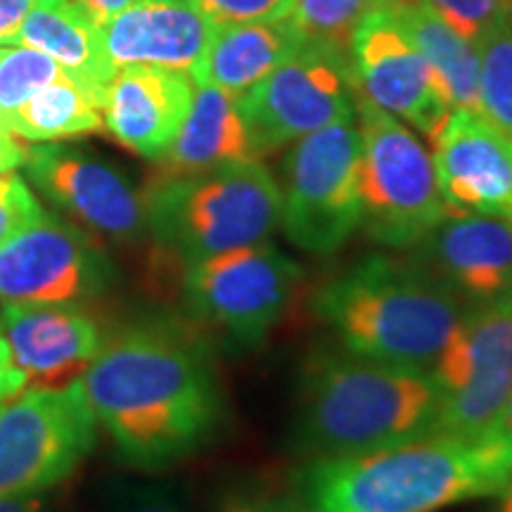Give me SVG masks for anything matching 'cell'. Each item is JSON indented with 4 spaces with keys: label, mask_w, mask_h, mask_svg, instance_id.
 I'll list each match as a JSON object with an SVG mask.
<instances>
[{
    "label": "cell",
    "mask_w": 512,
    "mask_h": 512,
    "mask_svg": "<svg viewBox=\"0 0 512 512\" xmlns=\"http://www.w3.org/2000/svg\"><path fill=\"white\" fill-rule=\"evenodd\" d=\"M465 41L479 43L512 29V0H420Z\"/></svg>",
    "instance_id": "28"
},
{
    "label": "cell",
    "mask_w": 512,
    "mask_h": 512,
    "mask_svg": "<svg viewBox=\"0 0 512 512\" xmlns=\"http://www.w3.org/2000/svg\"><path fill=\"white\" fill-rule=\"evenodd\" d=\"M102 126V100L67 74L31 95L5 119V131L29 143L88 136Z\"/></svg>",
    "instance_id": "24"
},
{
    "label": "cell",
    "mask_w": 512,
    "mask_h": 512,
    "mask_svg": "<svg viewBox=\"0 0 512 512\" xmlns=\"http://www.w3.org/2000/svg\"><path fill=\"white\" fill-rule=\"evenodd\" d=\"M216 27L190 0H133L102 24L100 41L114 69L147 64L192 74Z\"/></svg>",
    "instance_id": "19"
},
{
    "label": "cell",
    "mask_w": 512,
    "mask_h": 512,
    "mask_svg": "<svg viewBox=\"0 0 512 512\" xmlns=\"http://www.w3.org/2000/svg\"><path fill=\"white\" fill-rule=\"evenodd\" d=\"M12 46L46 53L60 64L64 74L100 100L117 72L102 48L100 27L74 0H41L24 19Z\"/></svg>",
    "instance_id": "22"
},
{
    "label": "cell",
    "mask_w": 512,
    "mask_h": 512,
    "mask_svg": "<svg viewBox=\"0 0 512 512\" xmlns=\"http://www.w3.org/2000/svg\"><path fill=\"white\" fill-rule=\"evenodd\" d=\"M114 512H183V508L176 501H171L169 496L147 491V494H133L131 498H126Z\"/></svg>",
    "instance_id": "35"
},
{
    "label": "cell",
    "mask_w": 512,
    "mask_h": 512,
    "mask_svg": "<svg viewBox=\"0 0 512 512\" xmlns=\"http://www.w3.org/2000/svg\"><path fill=\"white\" fill-rule=\"evenodd\" d=\"M74 3L79 5L98 27H102V24L110 22L114 15H119L121 10L128 8L133 0H74Z\"/></svg>",
    "instance_id": "37"
},
{
    "label": "cell",
    "mask_w": 512,
    "mask_h": 512,
    "mask_svg": "<svg viewBox=\"0 0 512 512\" xmlns=\"http://www.w3.org/2000/svg\"><path fill=\"white\" fill-rule=\"evenodd\" d=\"M219 512H316L302 494L283 491H233L223 498Z\"/></svg>",
    "instance_id": "31"
},
{
    "label": "cell",
    "mask_w": 512,
    "mask_h": 512,
    "mask_svg": "<svg viewBox=\"0 0 512 512\" xmlns=\"http://www.w3.org/2000/svg\"><path fill=\"white\" fill-rule=\"evenodd\" d=\"M98 439L79 382L29 387L0 403V501L46 494L76 470Z\"/></svg>",
    "instance_id": "10"
},
{
    "label": "cell",
    "mask_w": 512,
    "mask_h": 512,
    "mask_svg": "<svg viewBox=\"0 0 512 512\" xmlns=\"http://www.w3.org/2000/svg\"><path fill=\"white\" fill-rule=\"evenodd\" d=\"M280 226L294 247L335 254L361 226V133L354 121L297 140L287 152Z\"/></svg>",
    "instance_id": "7"
},
{
    "label": "cell",
    "mask_w": 512,
    "mask_h": 512,
    "mask_svg": "<svg viewBox=\"0 0 512 512\" xmlns=\"http://www.w3.org/2000/svg\"><path fill=\"white\" fill-rule=\"evenodd\" d=\"M299 278L297 261L264 240L188 266L183 287L197 318L235 342L259 344L285 316Z\"/></svg>",
    "instance_id": "11"
},
{
    "label": "cell",
    "mask_w": 512,
    "mask_h": 512,
    "mask_svg": "<svg viewBox=\"0 0 512 512\" xmlns=\"http://www.w3.org/2000/svg\"><path fill=\"white\" fill-rule=\"evenodd\" d=\"M145 230L185 268L256 245L280 226V185L259 159L190 176H155L143 192Z\"/></svg>",
    "instance_id": "5"
},
{
    "label": "cell",
    "mask_w": 512,
    "mask_h": 512,
    "mask_svg": "<svg viewBox=\"0 0 512 512\" xmlns=\"http://www.w3.org/2000/svg\"><path fill=\"white\" fill-rule=\"evenodd\" d=\"M437 408L430 370L316 349L299 377L297 446L330 460L408 444L434 434Z\"/></svg>",
    "instance_id": "2"
},
{
    "label": "cell",
    "mask_w": 512,
    "mask_h": 512,
    "mask_svg": "<svg viewBox=\"0 0 512 512\" xmlns=\"http://www.w3.org/2000/svg\"><path fill=\"white\" fill-rule=\"evenodd\" d=\"M41 0H0V46H12L24 19Z\"/></svg>",
    "instance_id": "32"
},
{
    "label": "cell",
    "mask_w": 512,
    "mask_h": 512,
    "mask_svg": "<svg viewBox=\"0 0 512 512\" xmlns=\"http://www.w3.org/2000/svg\"><path fill=\"white\" fill-rule=\"evenodd\" d=\"M43 209L24 178L17 174L0 176V245L12 235L41 219Z\"/></svg>",
    "instance_id": "29"
},
{
    "label": "cell",
    "mask_w": 512,
    "mask_h": 512,
    "mask_svg": "<svg viewBox=\"0 0 512 512\" xmlns=\"http://www.w3.org/2000/svg\"><path fill=\"white\" fill-rule=\"evenodd\" d=\"M479 112L512 140V29L477 46Z\"/></svg>",
    "instance_id": "25"
},
{
    "label": "cell",
    "mask_w": 512,
    "mask_h": 512,
    "mask_svg": "<svg viewBox=\"0 0 512 512\" xmlns=\"http://www.w3.org/2000/svg\"><path fill=\"white\" fill-rule=\"evenodd\" d=\"M512 465L494 446L430 434L349 458L311 460L299 489L316 512H439L501 496Z\"/></svg>",
    "instance_id": "3"
},
{
    "label": "cell",
    "mask_w": 512,
    "mask_h": 512,
    "mask_svg": "<svg viewBox=\"0 0 512 512\" xmlns=\"http://www.w3.org/2000/svg\"><path fill=\"white\" fill-rule=\"evenodd\" d=\"M479 441L494 446L496 451L501 453V456L512 465V389H510V396H508V401H505L501 415H498L496 425L491 427L489 434Z\"/></svg>",
    "instance_id": "34"
},
{
    "label": "cell",
    "mask_w": 512,
    "mask_h": 512,
    "mask_svg": "<svg viewBox=\"0 0 512 512\" xmlns=\"http://www.w3.org/2000/svg\"><path fill=\"white\" fill-rule=\"evenodd\" d=\"M434 174L451 214L512 221V140L477 110H451L432 138Z\"/></svg>",
    "instance_id": "15"
},
{
    "label": "cell",
    "mask_w": 512,
    "mask_h": 512,
    "mask_svg": "<svg viewBox=\"0 0 512 512\" xmlns=\"http://www.w3.org/2000/svg\"><path fill=\"white\" fill-rule=\"evenodd\" d=\"M313 311L351 354L432 370L463 299L418 261L370 256L320 285Z\"/></svg>",
    "instance_id": "4"
},
{
    "label": "cell",
    "mask_w": 512,
    "mask_h": 512,
    "mask_svg": "<svg viewBox=\"0 0 512 512\" xmlns=\"http://www.w3.org/2000/svg\"><path fill=\"white\" fill-rule=\"evenodd\" d=\"M27 176L41 195L93 233L117 242L145 233L143 195L102 159L55 143L29 147Z\"/></svg>",
    "instance_id": "14"
},
{
    "label": "cell",
    "mask_w": 512,
    "mask_h": 512,
    "mask_svg": "<svg viewBox=\"0 0 512 512\" xmlns=\"http://www.w3.org/2000/svg\"><path fill=\"white\" fill-rule=\"evenodd\" d=\"M373 0H294L287 19L304 41L330 43L349 50L354 29Z\"/></svg>",
    "instance_id": "27"
},
{
    "label": "cell",
    "mask_w": 512,
    "mask_h": 512,
    "mask_svg": "<svg viewBox=\"0 0 512 512\" xmlns=\"http://www.w3.org/2000/svg\"><path fill=\"white\" fill-rule=\"evenodd\" d=\"M349 57L358 95L430 140L437 136L451 105L387 0H373L361 17L351 36Z\"/></svg>",
    "instance_id": "13"
},
{
    "label": "cell",
    "mask_w": 512,
    "mask_h": 512,
    "mask_svg": "<svg viewBox=\"0 0 512 512\" xmlns=\"http://www.w3.org/2000/svg\"><path fill=\"white\" fill-rule=\"evenodd\" d=\"M192 98L190 74L147 64L119 67L105 88L102 121L119 145L159 162L181 131Z\"/></svg>",
    "instance_id": "18"
},
{
    "label": "cell",
    "mask_w": 512,
    "mask_h": 512,
    "mask_svg": "<svg viewBox=\"0 0 512 512\" xmlns=\"http://www.w3.org/2000/svg\"><path fill=\"white\" fill-rule=\"evenodd\" d=\"M302 46L304 36L287 17L221 24L190 76L195 86H216L240 98Z\"/></svg>",
    "instance_id": "21"
},
{
    "label": "cell",
    "mask_w": 512,
    "mask_h": 512,
    "mask_svg": "<svg viewBox=\"0 0 512 512\" xmlns=\"http://www.w3.org/2000/svg\"><path fill=\"white\" fill-rule=\"evenodd\" d=\"M361 133V226L384 247H415L451 211L432 155L401 119L358 95Z\"/></svg>",
    "instance_id": "6"
},
{
    "label": "cell",
    "mask_w": 512,
    "mask_h": 512,
    "mask_svg": "<svg viewBox=\"0 0 512 512\" xmlns=\"http://www.w3.org/2000/svg\"><path fill=\"white\" fill-rule=\"evenodd\" d=\"M0 512H48V505L43 494L3 498L0 501Z\"/></svg>",
    "instance_id": "38"
},
{
    "label": "cell",
    "mask_w": 512,
    "mask_h": 512,
    "mask_svg": "<svg viewBox=\"0 0 512 512\" xmlns=\"http://www.w3.org/2000/svg\"><path fill=\"white\" fill-rule=\"evenodd\" d=\"M413 261L463 302L484 304L512 294V221L448 214L418 245Z\"/></svg>",
    "instance_id": "16"
},
{
    "label": "cell",
    "mask_w": 512,
    "mask_h": 512,
    "mask_svg": "<svg viewBox=\"0 0 512 512\" xmlns=\"http://www.w3.org/2000/svg\"><path fill=\"white\" fill-rule=\"evenodd\" d=\"M110 280V261L91 235L48 211L0 245L3 306L81 304Z\"/></svg>",
    "instance_id": "12"
},
{
    "label": "cell",
    "mask_w": 512,
    "mask_h": 512,
    "mask_svg": "<svg viewBox=\"0 0 512 512\" xmlns=\"http://www.w3.org/2000/svg\"><path fill=\"white\" fill-rule=\"evenodd\" d=\"M501 496H503V503H501V512H512V477H510V482H508V486H505V489L501 491Z\"/></svg>",
    "instance_id": "39"
},
{
    "label": "cell",
    "mask_w": 512,
    "mask_h": 512,
    "mask_svg": "<svg viewBox=\"0 0 512 512\" xmlns=\"http://www.w3.org/2000/svg\"><path fill=\"white\" fill-rule=\"evenodd\" d=\"M238 100L259 157L320 128L356 121L358 88L349 50L304 41Z\"/></svg>",
    "instance_id": "9"
},
{
    "label": "cell",
    "mask_w": 512,
    "mask_h": 512,
    "mask_svg": "<svg viewBox=\"0 0 512 512\" xmlns=\"http://www.w3.org/2000/svg\"><path fill=\"white\" fill-rule=\"evenodd\" d=\"M252 133L242 117L238 95L216 86H197L190 112L166 155L157 176H190L221 166L254 162Z\"/></svg>",
    "instance_id": "20"
},
{
    "label": "cell",
    "mask_w": 512,
    "mask_h": 512,
    "mask_svg": "<svg viewBox=\"0 0 512 512\" xmlns=\"http://www.w3.org/2000/svg\"><path fill=\"white\" fill-rule=\"evenodd\" d=\"M214 24L266 22L287 17L294 0H190Z\"/></svg>",
    "instance_id": "30"
},
{
    "label": "cell",
    "mask_w": 512,
    "mask_h": 512,
    "mask_svg": "<svg viewBox=\"0 0 512 512\" xmlns=\"http://www.w3.org/2000/svg\"><path fill=\"white\" fill-rule=\"evenodd\" d=\"M430 375L439 394L434 434L484 439L512 389V294L463 311Z\"/></svg>",
    "instance_id": "8"
},
{
    "label": "cell",
    "mask_w": 512,
    "mask_h": 512,
    "mask_svg": "<svg viewBox=\"0 0 512 512\" xmlns=\"http://www.w3.org/2000/svg\"><path fill=\"white\" fill-rule=\"evenodd\" d=\"M64 69L41 50L0 46V117L3 121L48 83L62 79Z\"/></svg>",
    "instance_id": "26"
},
{
    "label": "cell",
    "mask_w": 512,
    "mask_h": 512,
    "mask_svg": "<svg viewBox=\"0 0 512 512\" xmlns=\"http://www.w3.org/2000/svg\"><path fill=\"white\" fill-rule=\"evenodd\" d=\"M98 425L128 463L171 465L214 437L223 396L207 349L171 325H131L81 375Z\"/></svg>",
    "instance_id": "1"
},
{
    "label": "cell",
    "mask_w": 512,
    "mask_h": 512,
    "mask_svg": "<svg viewBox=\"0 0 512 512\" xmlns=\"http://www.w3.org/2000/svg\"><path fill=\"white\" fill-rule=\"evenodd\" d=\"M437 76L451 110L479 112V53L420 0H387Z\"/></svg>",
    "instance_id": "23"
},
{
    "label": "cell",
    "mask_w": 512,
    "mask_h": 512,
    "mask_svg": "<svg viewBox=\"0 0 512 512\" xmlns=\"http://www.w3.org/2000/svg\"><path fill=\"white\" fill-rule=\"evenodd\" d=\"M0 335L27 377V389L79 382L105 342L95 320L76 304H5Z\"/></svg>",
    "instance_id": "17"
},
{
    "label": "cell",
    "mask_w": 512,
    "mask_h": 512,
    "mask_svg": "<svg viewBox=\"0 0 512 512\" xmlns=\"http://www.w3.org/2000/svg\"><path fill=\"white\" fill-rule=\"evenodd\" d=\"M0 131H5V121H3V117H0Z\"/></svg>",
    "instance_id": "40"
},
{
    "label": "cell",
    "mask_w": 512,
    "mask_h": 512,
    "mask_svg": "<svg viewBox=\"0 0 512 512\" xmlns=\"http://www.w3.org/2000/svg\"><path fill=\"white\" fill-rule=\"evenodd\" d=\"M24 389H27V377L17 368L8 339L0 335V403L15 399Z\"/></svg>",
    "instance_id": "33"
},
{
    "label": "cell",
    "mask_w": 512,
    "mask_h": 512,
    "mask_svg": "<svg viewBox=\"0 0 512 512\" xmlns=\"http://www.w3.org/2000/svg\"><path fill=\"white\" fill-rule=\"evenodd\" d=\"M29 147L22 143V138L12 136L8 131H0V176L12 174L19 166L27 164Z\"/></svg>",
    "instance_id": "36"
}]
</instances>
